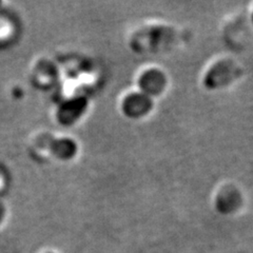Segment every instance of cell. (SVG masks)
I'll list each match as a JSON object with an SVG mask.
<instances>
[{"instance_id":"cell-1","label":"cell","mask_w":253,"mask_h":253,"mask_svg":"<svg viewBox=\"0 0 253 253\" xmlns=\"http://www.w3.org/2000/svg\"><path fill=\"white\" fill-rule=\"evenodd\" d=\"M151 101L149 96L144 93L131 94L124 100V112L131 117H139L146 115L151 109Z\"/></svg>"},{"instance_id":"cell-2","label":"cell","mask_w":253,"mask_h":253,"mask_svg":"<svg viewBox=\"0 0 253 253\" xmlns=\"http://www.w3.org/2000/svg\"><path fill=\"white\" fill-rule=\"evenodd\" d=\"M139 85L146 95H158L166 86L165 75L157 70H149L141 75Z\"/></svg>"}]
</instances>
